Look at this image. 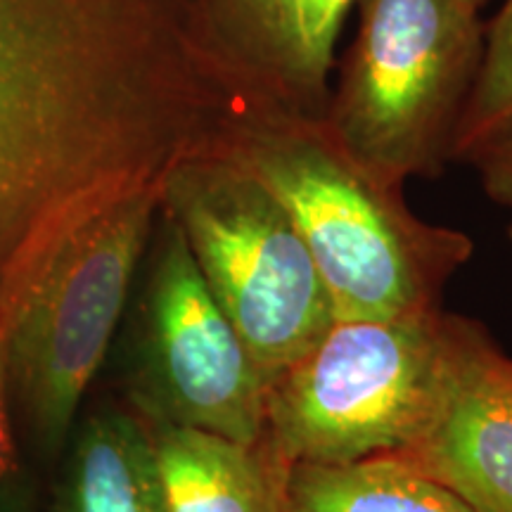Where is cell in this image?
<instances>
[{
	"instance_id": "1",
	"label": "cell",
	"mask_w": 512,
	"mask_h": 512,
	"mask_svg": "<svg viewBox=\"0 0 512 512\" xmlns=\"http://www.w3.org/2000/svg\"><path fill=\"white\" fill-rule=\"evenodd\" d=\"M233 110L190 0H0V306Z\"/></svg>"
},
{
	"instance_id": "2",
	"label": "cell",
	"mask_w": 512,
	"mask_h": 512,
	"mask_svg": "<svg viewBox=\"0 0 512 512\" xmlns=\"http://www.w3.org/2000/svg\"><path fill=\"white\" fill-rule=\"evenodd\" d=\"M209 143L278 197L337 320L439 309L448 280L475 252L463 230L415 216L401 185L356 162L320 117L235 107Z\"/></svg>"
},
{
	"instance_id": "3",
	"label": "cell",
	"mask_w": 512,
	"mask_h": 512,
	"mask_svg": "<svg viewBox=\"0 0 512 512\" xmlns=\"http://www.w3.org/2000/svg\"><path fill=\"white\" fill-rule=\"evenodd\" d=\"M479 328L441 306L335 320L268 384L259 444L283 467L399 456L432 425Z\"/></svg>"
},
{
	"instance_id": "4",
	"label": "cell",
	"mask_w": 512,
	"mask_h": 512,
	"mask_svg": "<svg viewBox=\"0 0 512 512\" xmlns=\"http://www.w3.org/2000/svg\"><path fill=\"white\" fill-rule=\"evenodd\" d=\"M162 207V183L107 204L60 242L12 311L8 403L27 465L48 484L112 354Z\"/></svg>"
},
{
	"instance_id": "5",
	"label": "cell",
	"mask_w": 512,
	"mask_h": 512,
	"mask_svg": "<svg viewBox=\"0 0 512 512\" xmlns=\"http://www.w3.org/2000/svg\"><path fill=\"white\" fill-rule=\"evenodd\" d=\"M354 12L320 121L382 181L444 174L482 67V12L463 0H358Z\"/></svg>"
},
{
	"instance_id": "6",
	"label": "cell",
	"mask_w": 512,
	"mask_h": 512,
	"mask_svg": "<svg viewBox=\"0 0 512 512\" xmlns=\"http://www.w3.org/2000/svg\"><path fill=\"white\" fill-rule=\"evenodd\" d=\"M162 209L268 384L335 325L290 214L235 159L211 143L178 159L162 178Z\"/></svg>"
},
{
	"instance_id": "7",
	"label": "cell",
	"mask_w": 512,
	"mask_h": 512,
	"mask_svg": "<svg viewBox=\"0 0 512 512\" xmlns=\"http://www.w3.org/2000/svg\"><path fill=\"white\" fill-rule=\"evenodd\" d=\"M138 275L107 358L117 366V399L145 425L259 444L266 377L162 207Z\"/></svg>"
},
{
	"instance_id": "8",
	"label": "cell",
	"mask_w": 512,
	"mask_h": 512,
	"mask_svg": "<svg viewBox=\"0 0 512 512\" xmlns=\"http://www.w3.org/2000/svg\"><path fill=\"white\" fill-rule=\"evenodd\" d=\"M358 0H190L204 57L238 107L323 117Z\"/></svg>"
},
{
	"instance_id": "9",
	"label": "cell",
	"mask_w": 512,
	"mask_h": 512,
	"mask_svg": "<svg viewBox=\"0 0 512 512\" xmlns=\"http://www.w3.org/2000/svg\"><path fill=\"white\" fill-rule=\"evenodd\" d=\"M394 460L482 512H512V358L489 330L467 347L432 425Z\"/></svg>"
},
{
	"instance_id": "10",
	"label": "cell",
	"mask_w": 512,
	"mask_h": 512,
	"mask_svg": "<svg viewBox=\"0 0 512 512\" xmlns=\"http://www.w3.org/2000/svg\"><path fill=\"white\" fill-rule=\"evenodd\" d=\"M36 512H164L150 430L124 401L79 415Z\"/></svg>"
},
{
	"instance_id": "11",
	"label": "cell",
	"mask_w": 512,
	"mask_h": 512,
	"mask_svg": "<svg viewBox=\"0 0 512 512\" xmlns=\"http://www.w3.org/2000/svg\"><path fill=\"white\" fill-rule=\"evenodd\" d=\"M164 512H287V467L261 444L147 425Z\"/></svg>"
},
{
	"instance_id": "12",
	"label": "cell",
	"mask_w": 512,
	"mask_h": 512,
	"mask_svg": "<svg viewBox=\"0 0 512 512\" xmlns=\"http://www.w3.org/2000/svg\"><path fill=\"white\" fill-rule=\"evenodd\" d=\"M287 512H482L437 479L394 458L292 465Z\"/></svg>"
},
{
	"instance_id": "13",
	"label": "cell",
	"mask_w": 512,
	"mask_h": 512,
	"mask_svg": "<svg viewBox=\"0 0 512 512\" xmlns=\"http://www.w3.org/2000/svg\"><path fill=\"white\" fill-rule=\"evenodd\" d=\"M512 117V0L484 27V55L475 88L460 119L453 162H460L472 145Z\"/></svg>"
},
{
	"instance_id": "14",
	"label": "cell",
	"mask_w": 512,
	"mask_h": 512,
	"mask_svg": "<svg viewBox=\"0 0 512 512\" xmlns=\"http://www.w3.org/2000/svg\"><path fill=\"white\" fill-rule=\"evenodd\" d=\"M12 311L0 306V512H36L41 505V479L27 465L15 439L8 403V330Z\"/></svg>"
},
{
	"instance_id": "15",
	"label": "cell",
	"mask_w": 512,
	"mask_h": 512,
	"mask_svg": "<svg viewBox=\"0 0 512 512\" xmlns=\"http://www.w3.org/2000/svg\"><path fill=\"white\" fill-rule=\"evenodd\" d=\"M460 162L475 166L491 200L512 209V117L472 145Z\"/></svg>"
},
{
	"instance_id": "16",
	"label": "cell",
	"mask_w": 512,
	"mask_h": 512,
	"mask_svg": "<svg viewBox=\"0 0 512 512\" xmlns=\"http://www.w3.org/2000/svg\"><path fill=\"white\" fill-rule=\"evenodd\" d=\"M463 3H467V5H470V8H475V10L482 12V8L486 5V0H463Z\"/></svg>"
},
{
	"instance_id": "17",
	"label": "cell",
	"mask_w": 512,
	"mask_h": 512,
	"mask_svg": "<svg viewBox=\"0 0 512 512\" xmlns=\"http://www.w3.org/2000/svg\"><path fill=\"white\" fill-rule=\"evenodd\" d=\"M510 238H512V230H510Z\"/></svg>"
}]
</instances>
